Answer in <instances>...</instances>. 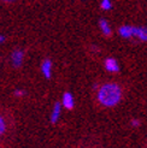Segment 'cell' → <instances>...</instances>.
Masks as SVG:
<instances>
[{
  "label": "cell",
  "instance_id": "5bb4252c",
  "mask_svg": "<svg viewBox=\"0 0 147 148\" xmlns=\"http://www.w3.org/2000/svg\"><path fill=\"white\" fill-rule=\"evenodd\" d=\"M5 41V36H3V35H0V43H3Z\"/></svg>",
  "mask_w": 147,
  "mask_h": 148
},
{
  "label": "cell",
  "instance_id": "ba28073f",
  "mask_svg": "<svg viewBox=\"0 0 147 148\" xmlns=\"http://www.w3.org/2000/svg\"><path fill=\"white\" fill-rule=\"evenodd\" d=\"M133 28L134 27H131V25H122L120 28V35L122 36V38L124 39H130V38H133Z\"/></svg>",
  "mask_w": 147,
  "mask_h": 148
},
{
  "label": "cell",
  "instance_id": "6da1fadb",
  "mask_svg": "<svg viewBox=\"0 0 147 148\" xmlns=\"http://www.w3.org/2000/svg\"><path fill=\"white\" fill-rule=\"evenodd\" d=\"M97 99L104 107H113L122 99V89L117 83H105L98 89Z\"/></svg>",
  "mask_w": 147,
  "mask_h": 148
},
{
  "label": "cell",
  "instance_id": "7c38bea8",
  "mask_svg": "<svg viewBox=\"0 0 147 148\" xmlns=\"http://www.w3.org/2000/svg\"><path fill=\"white\" fill-rule=\"evenodd\" d=\"M14 95H16V97H23L24 92L21 90V89H16V90H14Z\"/></svg>",
  "mask_w": 147,
  "mask_h": 148
},
{
  "label": "cell",
  "instance_id": "30bf717a",
  "mask_svg": "<svg viewBox=\"0 0 147 148\" xmlns=\"http://www.w3.org/2000/svg\"><path fill=\"white\" fill-rule=\"evenodd\" d=\"M100 7L104 11H109V10H111V7H112V3H111V0H101V3H100Z\"/></svg>",
  "mask_w": 147,
  "mask_h": 148
},
{
  "label": "cell",
  "instance_id": "3957f363",
  "mask_svg": "<svg viewBox=\"0 0 147 148\" xmlns=\"http://www.w3.org/2000/svg\"><path fill=\"white\" fill-rule=\"evenodd\" d=\"M133 38H136L140 41L147 42V28H145V27H134L133 28Z\"/></svg>",
  "mask_w": 147,
  "mask_h": 148
},
{
  "label": "cell",
  "instance_id": "5b68a950",
  "mask_svg": "<svg viewBox=\"0 0 147 148\" xmlns=\"http://www.w3.org/2000/svg\"><path fill=\"white\" fill-rule=\"evenodd\" d=\"M105 69L109 72H118L120 71L118 62H117L115 58H107V59H105Z\"/></svg>",
  "mask_w": 147,
  "mask_h": 148
},
{
  "label": "cell",
  "instance_id": "9c48e42d",
  "mask_svg": "<svg viewBox=\"0 0 147 148\" xmlns=\"http://www.w3.org/2000/svg\"><path fill=\"white\" fill-rule=\"evenodd\" d=\"M99 27H100L101 33L104 34L105 36H110V35H111V33H112L111 27H110V23H109L106 19H100L99 21Z\"/></svg>",
  "mask_w": 147,
  "mask_h": 148
},
{
  "label": "cell",
  "instance_id": "277c9868",
  "mask_svg": "<svg viewBox=\"0 0 147 148\" xmlns=\"http://www.w3.org/2000/svg\"><path fill=\"white\" fill-rule=\"evenodd\" d=\"M62 106H64L65 108L68 110H72L74 106H75V100H74L72 94L67 92L63 94V98H62Z\"/></svg>",
  "mask_w": 147,
  "mask_h": 148
},
{
  "label": "cell",
  "instance_id": "4fadbf2b",
  "mask_svg": "<svg viewBox=\"0 0 147 148\" xmlns=\"http://www.w3.org/2000/svg\"><path fill=\"white\" fill-rule=\"evenodd\" d=\"M131 125H133L134 128L135 127H139V125H140V122H139L137 119H133V121H131Z\"/></svg>",
  "mask_w": 147,
  "mask_h": 148
},
{
  "label": "cell",
  "instance_id": "8992f818",
  "mask_svg": "<svg viewBox=\"0 0 147 148\" xmlns=\"http://www.w3.org/2000/svg\"><path fill=\"white\" fill-rule=\"evenodd\" d=\"M41 72L46 78L52 77V62L49 59H45L41 64Z\"/></svg>",
  "mask_w": 147,
  "mask_h": 148
},
{
  "label": "cell",
  "instance_id": "8fae6325",
  "mask_svg": "<svg viewBox=\"0 0 147 148\" xmlns=\"http://www.w3.org/2000/svg\"><path fill=\"white\" fill-rule=\"evenodd\" d=\"M5 131H6V122H5L4 118L0 116V136L4 135Z\"/></svg>",
  "mask_w": 147,
  "mask_h": 148
},
{
  "label": "cell",
  "instance_id": "7a4b0ae2",
  "mask_svg": "<svg viewBox=\"0 0 147 148\" xmlns=\"http://www.w3.org/2000/svg\"><path fill=\"white\" fill-rule=\"evenodd\" d=\"M24 60V52L21 49H14L11 53V63L14 68H19Z\"/></svg>",
  "mask_w": 147,
  "mask_h": 148
},
{
  "label": "cell",
  "instance_id": "9a60e30c",
  "mask_svg": "<svg viewBox=\"0 0 147 148\" xmlns=\"http://www.w3.org/2000/svg\"><path fill=\"white\" fill-rule=\"evenodd\" d=\"M7 1H11V0H7Z\"/></svg>",
  "mask_w": 147,
  "mask_h": 148
},
{
  "label": "cell",
  "instance_id": "52a82bcc",
  "mask_svg": "<svg viewBox=\"0 0 147 148\" xmlns=\"http://www.w3.org/2000/svg\"><path fill=\"white\" fill-rule=\"evenodd\" d=\"M62 114V103L60 102H56L54 106H53V110H52V113H51V122L53 124L57 123L59 121V117Z\"/></svg>",
  "mask_w": 147,
  "mask_h": 148
}]
</instances>
